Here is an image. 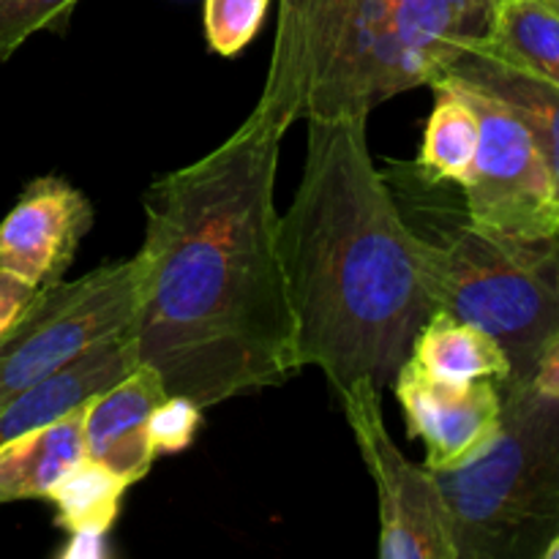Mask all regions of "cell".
<instances>
[{
    "mask_svg": "<svg viewBox=\"0 0 559 559\" xmlns=\"http://www.w3.org/2000/svg\"><path fill=\"white\" fill-rule=\"evenodd\" d=\"M464 91L480 118L473 178L464 186L467 218L491 233L516 238L557 235L559 200L555 178L535 136L506 104L473 87Z\"/></svg>",
    "mask_w": 559,
    "mask_h": 559,
    "instance_id": "ba28073f",
    "label": "cell"
},
{
    "mask_svg": "<svg viewBox=\"0 0 559 559\" xmlns=\"http://www.w3.org/2000/svg\"><path fill=\"white\" fill-rule=\"evenodd\" d=\"M540 559H559V533L549 540V546H546L544 555H540Z\"/></svg>",
    "mask_w": 559,
    "mask_h": 559,
    "instance_id": "cb8c5ba5",
    "label": "cell"
},
{
    "mask_svg": "<svg viewBox=\"0 0 559 559\" xmlns=\"http://www.w3.org/2000/svg\"><path fill=\"white\" fill-rule=\"evenodd\" d=\"M409 358L429 374L451 382L497 380L511 377V360L495 336L478 325L435 311L413 342Z\"/></svg>",
    "mask_w": 559,
    "mask_h": 559,
    "instance_id": "9a60e30c",
    "label": "cell"
},
{
    "mask_svg": "<svg viewBox=\"0 0 559 559\" xmlns=\"http://www.w3.org/2000/svg\"><path fill=\"white\" fill-rule=\"evenodd\" d=\"M36 295V287H31L22 278L11 276V273L0 271V338L22 320V314L31 309Z\"/></svg>",
    "mask_w": 559,
    "mask_h": 559,
    "instance_id": "7402d4cb",
    "label": "cell"
},
{
    "mask_svg": "<svg viewBox=\"0 0 559 559\" xmlns=\"http://www.w3.org/2000/svg\"><path fill=\"white\" fill-rule=\"evenodd\" d=\"M202 424V407H197L189 396L169 393L162 404L151 413L147 420V437L156 451V456L164 453H180L194 442L197 431Z\"/></svg>",
    "mask_w": 559,
    "mask_h": 559,
    "instance_id": "44dd1931",
    "label": "cell"
},
{
    "mask_svg": "<svg viewBox=\"0 0 559 559\" xmlns=\"http://www.w3.org/2000/svg\"><path fill=\"white\" fill-rule=\"evenodd\" d=\"M393 393L409 437L424 440V467L431 473L473 462L500 431L502 391L497 380H440L407 358L393 377Z\"/></svg>",
    "mask_w": 559,
    "mask_h": 559,
    "instance_id": "9c48e42d",
    "label": "cell"
},
{
    "mask_svg": "<svg viewBox=\"0 0 559 559\" xmlns=\"http://www.w3.org/2000/svg\"><path fill=\"white\" fill-rule=\"evenodd\" d=\"M167 396L158 371L140 364L123 380L91 399L82 420L85 456L123 475L131 486L145 478L156 462L147 420Z\"/></svg>",
    "mask_w": 559,
    "mask_h": 559,
    "instance_id": "8fae6325",
    "label": "cell"
},
{
    "mask_svg": "<svg viewBox=\"0 0 559 559\" xmlns=\"http://www.w3.org/2000/svg\"><path fill=\"white\" fill-rule=\"evenodd\" d=\"M129 480L93 459H82L52 486L55 524L71 538H104L120 513Z\"/></svg>",
    "mask_w": 559,
    "mask_h": 559,
    "instance_id": "ac0fdd59",
    "label": "cell"
},
{
    "mask_svg": "<svg viewBox=\"0 0 559 559\" xmlns=\"http://www.w3.org/2000/svg\"><path fill=\"white\" fill-rule=\"evenodd\" d=\"M91 227V200L60 175H41L0 222V271L49 287L66 276Z\"/></svg>",
    "mask_w": 559,
    "mask_h": 559,
    "instance_id": "30bf717a",
    "label": "cell"
},
{
    "mask_svg": "<svg viewBox=\"0 0 559 559\" xmlns=\"http://www.w3.org/2000/svg\"><path fill=\"white\" fill-rule=\"evenodd\" d=\"M530 385L538 388L540 393H549V396L559 399V331L549 338V344L540 353L533 377H530Z\"/></svg>",
    "mask_w": 559,
    "mask_h": 559,
    "instance_id": "603a6c76",
    "label": "cell"
},
{
    "mask_svg": "<svg viewBox=\"0 0 559 559\" xmlns=\"http://www.w3.org/2000/svg\"><path fill=\"white\" fill-rule=\"evenodd\" d=\"M484 52L559 87V0H500Z\"/></svg>",
    "mask_w": 559,
    "mask_h": 559,
    "instance_id": "e0dca14e",
    "label": "cell"
},
{
    "mask_svg": "<svg viewBox=\"0 0 559 559\" xmlns=\"http://www.w3.org/2000/svg\"><path fill=\"white\" fill-rule=\"evenodd\" d=\"M502 424L473 462L435 473L459 559H540L559 533V399L497 382Z\"/></svg>",
    "mask_w": 559,
    "mask_h": 559,
    "instance_id": "277c9868",
    "label": "cell"
},
{
    "mask_svg": "<svg viewBox=\"0 0 559 559\" xmlns=\"http://www.w3.org/2000/svg\"><path fill=\"white\" fill-rule=\"evenodd\" d=\"M500 0H278L276 38L254 112L271 123L369 118L431 87L495 31Z\"/></svg>",
    "mask_w": 559,
    "mask_h": 559,
    "instance_id": "3957f363",
    "label": "cell"
},
{
    "mask_svg": "<svg viewBox=\"0 0 559 559\" xmlns=\"http://www.w3.org/2000/svg\"><path fill=\"white\" fill-rule=\"evenodd\" d=\"M366 120H306L304 175L278 216L295 366H317L336 396L393 382L437 311L429 238L409 227L374 167Z\"/></svg>",
    "mask_w": 559,
    "mask_h": 559,
    "instance_id": "7a4b0ae2",
    "label": "cell"
},
{
    "mask_svg": "<svg viewBox=\"0 0 559 559\" xmlns=\"http://www.w3.org/2000/svg\"><path fill=\"white\" fill-rule=\"evenodd\" d=\"M271 0H205L207 47L222 58H235L260 33Z\"/></svg>",
    "mask_w": 559,
    "mask_h": 559,
    "instance_id": "d6986e66",
    "label": "cell"
},
{
    "mask_svg": "<svg viewBox=\"0 0 559 559\" xmlns=\"http://www.w3.org/2000/svg\"><path fill=\"white\" fill-rule=\"evenodd\" d=\"M82 420L85 407H76L55 424L0 448V506L47 500L52 486L85 459Z\"/></svg>",
    "mask_w": 559,
    "mask_h": 559,
    "instance_id": "5bb4252c",
    "label": "cell"
},
{
    "mask_svg": "<svg viewBox=\"0 0 559 559\" xmlns=\"http://www.w3.org/2000/svg\"><path fill=\"white\" fill-rule=\"evenodd\" d=\"M435 107L424 129L418 169L431 180L464 186L473 178L475 153L480 142V118L467 91L451 80L431 85Z\"/></svg>",
    "mask_w": 559,
    "mask_h": 559,
    "instance_id": "2e32d148",
    "label": "cell"
},
{
    "mask_svg": "<svg viewBox=\"0 0 559 559\" xmlns=\"http://www.w3.org/2000/svg\"><path fill=\"white\" fill-rule=\"evenodd\" d=\"M136 366L140 360L131 333L93 344L63 369L16 393L0 407V448L20 440L27 431L55 424L76 407H85L91 399L123 380Z\"/></svg>",
    "mask_w": 559,
    "mask_h": 559,
    "instance_id": "7c38bea8",
    "label": "cell"
},
{
    "mask_svg": "<svg viewBox=\"0 0 559 559\" xmlns=\"http://www.w3.org/2000/svg\"><path fill=\"white\" fill-rule=\"evenodd\" d=\"M429 276L435 309L484 328L511 360L506 382H530L559 331V233L516 238L467 218L429 240Z\"/></svg>",
    "mask_w": 559,
    "mask_h": 559,
    "instance_id": "5b68a950",
    "label": "cell"
},
{
    "mask_svg": "<svg viewBox=\"0 0 559 559\" xmlns=\"http://www.w3.org/2000/svg\"><path fill=\"white\" fill-rule=\"evenodd\" d=\"M284 134L251 109L222 145L156 178L142 197L136 360L202 409L298 371L278 257Z\"/></svg>",
    "mask_w": 559,
    "mask_h": 559,
    "instance_id": "6da1fadb",
    "label": "cell"
},
{
    "mask_svg": "<svg viewBox=\"0 0 559 559\" xmlns=\"http://www.w3.org/2000/svg\"><path fill=\"white\" fill-rule=\"evenodd\" d=\"M380 502L382 559H459L445 500L431 469L409 462L382 418V391L358 382L338 396Z\"/></svg>",
    "mask_w": 559,
    "mask_h": 559,
    "instance_id": "52a82bcc",
    "label": "cell"
},
{
    "mask_svg": "<svg viewBox=\"0 0 559 559\" xmlns=\"http://www.w3.org/2000/svg\"><path fill=\"white\" fill-rule=\"evenodd\" d=\"M140 306V257L98 265L74 282L38 289L31 309L0 338V407L47 380L87 347L131 333Z\"/></svg>",
    "mask_w": 559,
    "mask_h": 559,
    "instance_id": "8992f818",
    "label": "cell"
},
{
    "mask_svg": "<svg viewBox=\"0 0 559 559\" xmlns=\"http://www.w3.org/2000/svg\"><path fill=\"white\" fill-rule=\"evenodd\" d=\"M74 3L76 0H0V63L33 33L58 25Z\"/></svg>",
    "mask_w": 559,
    "mask_h": 559,
    "instance_id": "ffe728a7",
    "label": "cell"
},
{
    "mask_svg": "<svg viewBox=\"0 0 559 559\" xmlns=\"http://www.w3.org/2000/svg\"><path fill=\"white\" fill-rule=\"evenodd\" d=\"M442 80H453L497 98L527 126L549 164L559 200V87L484 49H467L459 55Z\"/></svg>",
    "mask_w": 559,
    "mask_h": 559,
    "instance_id": "4fadbf2b",
    "label": "cell"
}]
</instances>
